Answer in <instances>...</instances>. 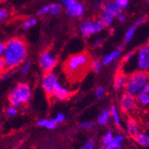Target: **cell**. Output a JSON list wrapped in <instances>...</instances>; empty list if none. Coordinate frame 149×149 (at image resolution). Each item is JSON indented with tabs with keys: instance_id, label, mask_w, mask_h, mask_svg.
Returning <instances> with one entry per match:
<instances>
[{
	"instance_id": "cell-26",
	"label": "cell",
	"mask_w": 149,
	"mask_h": 149,
	"mask_svg": "<svg viewBox=\"0 0 149 149\" xmlns=\"http://www.w3.org/2000/svg\"><path fill=\"white\" fill-rule=\"evenodd\" d=\"M22 70H21V72H22V74H26L27 72H28L29 71H30V69H31V61H30V60H25L22 63Z\"/></svg>"
},
{
	"instance_id": "cell-22",
	"label": "cell",
	"mask_w": 149,
	"mask_h": 149,
	"mask_svg": "<svg viewBox=\"0 0 149 149\" xmlns=\"http://www.w3.org/2000/svg\"><path fill=\"white\" fill-rule=\"evenodd\" d=\"M90 68L91 70L96 72V73H98L100 71H101V68H102V62L100 60H94L90 63Z\"/></svg>"
},
{
	"instance_id": "cell-15",
	"label": "cell",
	"mask_w": 149,
	"mask_h": 149,
	"mask_svg": "<svg viewBox=\"0 0 149 149\" xmlns=\"http://www.w3.org/2000/svg\"><path fill=\"white\" fill-rule=\"evenodd\" d=\"M71 95L72 93L68 89L62 87L59 83L53 93V97H55L58 100H66L71 97Z\"/></svg>"
},
{
	"instance_id": "cell-27",
	"label": "cell",
	"mask_w": 149,
	"mask_h": 149,
	"mask_svg": "<svg viewBox=\"0 0 149 149\" xmlns=\"http://www.w3.org/2000/svg\"><path fill=\"white\" fill-rule=\"evenodd\" d=\"M60 11H61V6L59 4H52V7L49 13L52 15H58Z\"/></svg>"
},
{
	"instance_id": "cell-32",
	"label": "cell",
	"mask_w": 149,
	"mask_h": 149,
	"mask_svg": "<svg viewBox=\"0 0 149 149\" xmlns=\"http://www.w3.org/2000/svg\"><path fill=\"white\" fill-rule=\"evenodd\" d=\"M6 70V63H5L4 58L3 56H0V74L4 73Z\"/></svg>"
},
{
	"instance_id": "cell-20",
	"label": "cell",
	"mask_w": 149,
	"mask_h": 149,
	"mask_svg": "<svg viewBox=\"0 0 149 149\" xmlns=\"http://www.w3.org/2000/svg\"><path fill=\"white\" fill-rule=\"evenodd\" d=\"M110 112H111V117L113 120L114 124L116 126L120 127L121 125V121H120V113H119L118 109L115 106H113L110 109Z\"/></svg>"
},
{
	"instance_id": "cell-25",
	"label": "cell",
	"mask_w": 149,
	"mask_h": 149,
	"mask_svg": "<svg viewBox=\"0 0 149 149\" xmlns=\"http://www.w3.org/2000/svg\"><path fill=\"white\" fill-rule=\"evenodd\" d=\"M36 23H37V20L33 17H31V18H28L23 22L22 27L25 30H28V29L31 28V27H33Z\"/></svg>"
},
{
	"instance_id": "cell-35",
	"label": "cell",
	"mask_w": 149,
	"mask_h": 149,
	"mask_svg": "<svg viewBox=\"0 0 149 149\" xmlns=\"http://www.w3.org/2000/svg\"><path fill=\"white\" fill-rule=\"evenodd\" d=\"M7 15H8V12H7L6 9H1V10H0V22H1Z\"/></svg>"
},
{
	"instance_id": "cell-10",
	"label": "cell",
	"mask_w": 149,
	"mask_h": 149,
	"mask_svg": "<svg viewBox=\"0 0 149 149\" xmlns=\"http://www.w3.org/2000/svg\"><path fill=\"white\" fill-rule=\"evenodd\" d=\"M135 97L139 105L141 107H149V83L141 88Z\"/></svg>"
},
{
	"instance_id": "cell-19",
	"label": "cell",
	"mask_w": 149,
	"mask_h": 149,
	"mask_svg": "<svg viewBox=\"0 0 149 149\" xmlns=\"http://www.w3.org/2000/svg\"><path fill=\"white\" fill-rule=\"evenodd\" d=\"M38 126H41V127H46L48 130H53L56 127L57 123L55 120V119H52V120H47V119H44V120H40L38 123Z\"/></svg>"
},
{
	"instance_id": "cell-28",
	"label": "cell",
	"mask_w": 149,
	"mask_h": 149,
	"mask_svg": "<svg viewBox=\"0 0 149 149\" xmlns=\"http://www.w3.org/2000/svg\"><path fill=\"white\" fill-rule=\"evenodd\" d=\"M115 4L117 5V6L120 9H125L128 6H129V0H115Z\"/></svg>"
},
{
	"instance_id": "cell-42",
	"label": "cell",
	"mask_w": 149,
	"mask_h": 149,
	"mask_svg": "<svg viewBox=\"0 0 149 149\" xmlns=\"http://www.w3.org/2000/svg\"><path fill=\"white\" fill-rule=\"evenodd\" d=\"M4 49H5V44L2 43V42H0V56H3Z\"/></svg>"
},
{
	"instance_id": "cell-11",
	"label": "cell",
	"mask_w": 149,
	"mask_h": 149,
	"mask_svg": "<svg viewBox=\"0 0 149 149\" xmlns=\"http://www.w3.org/2000/svg\"><path fill=\"white\" fill-rule=\"evenodd\" d=\"M102 13L103 15H111L114 18L120 15L121 13V10L117 6L114 1H110L102 6Z\"/></svg>"
},
{
	"instance_id": "cell-12",
	"label": "cell",
	"mask_w": 149,
	"mask_h": 149,
	"mask_svg": "<svg viewBox=\"0 0 149 149\" xmlns=\"http://www.w3.org/2000/svg\"><path fill=\"white\" fill-rule=\"evenodd\" d=\"M66 10H67V13H68V15H70V16L81 17L83 15V13H84L85 7H84V6L82 4L78 3L76 1L74 4H72L69 7H67Z\"/></svg>"
},
{
	"instance_id": "cell-3",
	"label": "cell",
	"mask_w": 149,
	"mask_h": 149,
	"mask_svg": "<svg viewBox=\"0 0 149 149\" xmlns=\"http://www.w3.org/2000/svg\"><path fill=\"white\" fill-rule=\"evenodd\" d=\"M149 83V72L136 71L127 77L125 90L127 93L136 96L138 92Z\"/></svg>"
},
{
	"instance_id": "cell-16",
	"label": "cell",
	"mask_w": 149,
	"mask_h": 149,
	"mask_svg": "<svg viewBox=\"0 0 149 149\" xmlns=\"http://www.w3.org/2000/svg\"><path fill=\"white\" fill-rule=\"evenodd\" d=\"M135 140L136 142L146 147H149V133L146 132H139L136 136H135Z\"/></svg>"
},
{
	"instance_id": "cell-31",
	"label": "cell",
	"mask_w": 149,
	"mask_h": 149,
	"mask_svg": "<svg viewBox=\"0 0 149 149\" xmlns=\"http://www.w3.org/2000/svg\"><path fill=\"white\" fill-rule=\"evenodd\" d=\"M94 147H95L94 140L90 139V140H88L82 147H80L79 149H94Z\"/></svg>"
},
{
	"instance_id": "cell-9",
	"label": "cell",
	"mask_w": 149,
	"mask_h": 149,
	"mask_svg": "<svg viewBox=\"0 0 149 149\" xmlns=\"http://www.w3.org/2000/svg\"><path fill=\"white\" fill-rule=\"evenodd\" d=\"M56 59L55 58L51 53L46 51L43 52L39 57V65L40 68L42 69L44 72H52V70L55 68L56 65Z\"/></svg>"
},
{
	"instance_id": "cell-21",
	"label": "cell",
	"mask_w": 149,
	"mask_h": 149,
	"mask_svg": "<svg viewBox=\"0 0 149 149\" xmlns=\"http://www.w3.org/2000/svg\"><path fill=\"white\" fill-rule=\"evenodd\" d=\"M136 29H137V26L136 25H131L130 28L127 30L126 33H125V37H124V41L125 42H130V40L132 39L134 34H135V31H136Z\"/></svg>"
},
{
	"instance_id": "cell-23",
	"label": "cell",
	"mask_w": 149,
	"mask_h": 149,
	"mask_svg": "<svg viewBox=\"0 0 149 149\" xmlns=\"http://www.w3.org/2000/svg\"><path fill=\"white\" fill-rule=\"evenodd\" d=\"M114 136H113V133L109 130V131H107L105 134H104V136L103 137V139H102V142H103V145L104 146H107V145H109L113 139Z\"/></svg>"
},
{
	"instance_id": "cell-5",
	"label": "cell",
	"mask_w": 149,
	"mask_h": 149,
	"mask_svg": "<svg viewBox=\"0 0 149 149\" xmlns=\"http://www.w3.org/2000/svg\"><path fill=\"white\" fill-rule=\"evenodd\" d=\"M135 59V70L149 72V44H146L139 47L132 56Z\"/></svg>"
},
{
	"instance_id": "cell-2",
	"label": "cell",
	"mask_w": 149,
	"mask_h": 149,
	"mask_svg": "<svg viewBox=\"0 0 149 149\" xmlns=\"http://www.w3.org/2000/svg\"><path fill=\"white\" fill-rule=\"evenodd\" d=\"M90 57L87 53H79L70 56L63 64L64 73L71 81H79L90 67Z\"/></svg>"
},
{
	"instance_id": "cell-24",
	"label": "cell",
	"mask_w": 149,
	"mask_h": 149,
	"mask_svg": "<svg viewBox=\"0 0 149 149\" xmlns=\"http://www.w3.org/2000/svg\"><path fill=\"white\" fill-rule=\"evenodd\" d=\"M113 17L111 16V15H103L100 18V21L101 22L104 24V27H108L110 26L112 23H113Z\"/></svg>"
},
{
	"instance_id": "cell-4",
	"label": "cell",
	"mask_w": 149,
	"mask_h": 149,
	"mask_svg": "<svg viewBox=\"0 0 149 149\" xmlns=\"http://www.w3.org/2000/svg\"><path fill=\"white\" fill-rule=\"evenodd\" d=\"M31 96V90L27 83H19L13 88L8 97V100L12 106L17 107L21 104L27 103Z\"/></svg>"
},
{
	"instance_id": "cell-14",
	"label": "cell",
	"mask_w": 149,
	"mask_h": 149,
	"mask_svg": "<svg viewBox=\"0 0 149 149\" xmlns=\"http://www.w3.org/2000/svg\"><path fill=\"white\" fill-rule=\"evenodd\" d=\"M123 46H120L118 48H116L115 50L112 51L111 53L105 55L102 59V63H104V65H108V64L112 63L113 61H115L120 56L121 51H123Z\"/></svg>"
},
{
	"instance_id": "cell-13",
	"label": "cell",
	"mask_w": 149,
	"mask_h": 149,
	"mask_svg": "<svg viewBox=\"0 0 149 149\" xmlns=\"http://www.w3.org/2000/svg\"><path fill=\"white\" fill-rule=\"evenodd\" d=\"M127 81V76L123 72H118L117 74L114 77V81H113V87L114 89L117 91H120L123 88H125Z\"/></svg>"
},
{
	"instance_id": "cell-17",
	"label": "cell",
	"mask_w": 149,
	"mask_h": 149,
	"mask_svg": "<svg viewBox=\"0 0 149 149\" xmlns=\"http://www.w3.org/2000/svg\"><path fill=\"white\" fill-rule=\"evenodd\" d=\"M110 118H111L110 110L109 109H104L99 113V115L97 117V123L100 125H106L108 123H109Z\"/></svg>"
},
{
	"instance_id": "cell-33",
	"label": "cell",
	"mask_w": 149,
	"mask_h": 149,
	"mask_svg": "<svg viewBox=\"0 0 149 149\" xmlns=\"http://www.w3.org/2000/svg\"><path fill=\"white\" fill-rule=\"evenodd\" d=\"M6 113H7L9 116H11V117L15 116V115H16V113H17V110L15 109V107L12 106V107H10V108H8V109H7Z\"/></svg>"
},
{
	"instance_id": "cell-41",
	"label": "cell",
	"mask_w": 149,
	"mask_h": 149,
	"mask_svg": "<svg viewBox=\"0 0 149 149\" xmlns=\"http://www.w3.org/2000/svg\"><path fill=\"white\" fill-rule=\"evenodd\" d=\"M101 45H102V40H101V39H97L96 41H94V43H93V46H94L95 47H100Z\"/></svg>"
},
{
	"instance_id": "cell-6",
	"label": "cell",
	"mask_w": 149,
	"mask_h": 149,
	"mask_svg": "<svg viewBox=\"0 0 149 149\" xmlns=\"http://www.w3.org/2000/svg\"><path fill=\"white\" fill-rule=\"evenodd\" d=\"M104 28V24L99 20H87L80 23L79 30L84 37H89L92 34L101 32Z\"/></svg>"
},
{
	"instance_id": "cell-1",
	"label": "cell",
	"mask_w": 149,
	"mask_h": 149,
	"mask_svg": "<svg viewBox=\"0 0 149 149\" xmlns=\"http://www.w3.org/2000/svg\"><path fill=\"white\" fill-rule=\"evenodd\" d=\"M3 58L6 70H12L21 65L28 56V47L21 38H13L5 44Z\"/></svg>"
},
{
	"instance_id": "cell-44",
	"label": "cell",
	"mask_w": 149,
	"mask_h": 149,
	"mask_svg": "<svg viewBox=\"0 0 149 149\" xmlns=\"http://www.w3.org/2000/svg\"><path fill=\"white\" fill-rule=\"evenodd\" d=\"M0 2H1V0H0Z\"/></svg>"
},
{
	"instance_id": "cell-29",
	"label": "cell",
	"mask_w": 149,
	"mask_h": 149,
	"mask_svg": "<svg viewBox=\"0 0 149 149\" xmlns=\"http://www.w3.org/2000/svg\"><path fill=\"white\" fill-rule=\"evenodd\" d=\"M51 7H52V4L47 5V6H43V7L40 8V9L38 10V13L39 15H45V13H49V11H50Z\"/></svg>"
},
{
	"instance_id": "cell-8",
	"label": "cell",
	"mask_w": 149,
	"mask_h": 149,
	"mask_svg": "<svg viewBox=\"0 0 149 149\" xmlns=\"http://www.w3.org/2000/svg\"><path fill=\"white\" fill-rule=\"evenodd\" d=\"M138 106V103L136 100V97L130 95L129 93H124L120 98V107L125 113H133Z\"/></svg>"
},
{
	"instance_id": "cell-7",
	"label": "cell",
	"mask_w": 149,
	"mask_h": 149,
	"mask_svg": "<svg viewBox=\"0 0 149 149\" xmlns=\"http://www.w3.org/2000/svg\"><path fill=\"white\" fill-rule=\"evenodd\" d=\"M59 84L56 76L52 72H47L44 73L41 79V86L47 96H53V93Z\"/></svg>"
},
{
	"instance_id": "cell-34",
	"label": "cell",
	"mask_w": 149,
	"mask_h": 149,
	"mask_svg": "<svg viewBox=\"0 0 149 149\" xmlns=\"http://www.w3.org/2000/svg\"><path fill=\"white\" fill-rule=\"evenodd\" d=\"M133 55H134V52H130V53H127L126 55L123 56V63H128L131 58H132V56H133Z\"/></svg>"
},
{
	"instance_id": "cell-36",
	"label": "cell",
	"mask_w": 149,
	"mask_h": 149,
	"mask_svg": "<svg viewBox=\"0 0 149 149\" xmlns=\"http://www.w3.org/2000/svg\"><path fill=\"white\" fill-rule=\"evenodd\" d=\"M54 119H55V120L57 123H62V121H63L65 120V115L63 113H58L56 116V118H54Z\"/></svg>"
},
{
	"instance_id": "cell-43",
	"label": "cell",
	"mask_w": 149,
	"mask_h": 149,
	"mask_svg": "<svg viewBox=\"0 0 149 149\" xmlns=\"http://www.w3.org/2000/svg\"><path fill=\"white\" fill-rule=\"evenodd\" d=\"M101 149H111L110 147H109V146H104L103 148H101Z\"/></svg>"
},
{
	"instance_id": "cell-39",
	"label": "cell",
	"mask_w": 149,
	"mask_h": 149,
	"mask_svg": "<svg viewBox=\"0 0 149 149\" xmlns=\"http://www.w3.org/2000/svg\"><path fill=\"white\" fill-rule=\"evenodd\" d=\"M146 17H140V18H139L138 20H137V22H136V26H139V25H142L143 23H145V22H146Z\"/></svg>"
},
{
	"instance_id": "cell-37",
	"label": "cell",
	"mask_w": 149,
	"mask_h": 149,
	"mask_svg": "<svg viewBox=\"0 0 149 149\" xmlns=\"http://www.w3.org/2000/svg\"><path fill=\"white\" fill-rule=\"evenodd\" d=\"M76 2V0H62V3L63 5L67 8L69 7L70 6H72V4H74Z\"/></svg>"
},
{
	"instance_id": "cell-30",
	"label": "cell",
	"mask_w": 149,
	"mask_h": 149,
	"mask_svg": "<svg viewBox=\"0 0 149 149\" xmlns=\"http://www.w3.org/2000/svg\"><path fill=\"white\" fill-rule=\"evenodd\" d=\"M104 95H105V89H104V88L102 87V86L98 87L97 88V90H96V96H97V98H102L104 96Z\"/></svg>"
},
{
	"instance_id": "cell-38",
	"label": "cell",
	"mask_w": 149,
	"mask_h": 149,
	"mask_svg": "<svg viewBox=\"0 0 149 149\" xmlns=\"http://www.w3.org/2000/svg\"><path fill=\"white\" fill-rule=\"evenodd\" d=\"M80 126L82 128H84V129H91V128L94 127V124L92 123H90V121H84V123H81Z\"/></svg>"
},
{
	"instance_id": "cell-40",
	"label": "cell",
	"mask_w": 149,
	"mask_h": 149,
	"mask_svg": "<svg viewBox=\"0 0 149 149\" xmlns=\"http://www.w3.org/2000/svg\"><path fill=\"white\" fill-rule=\"evenodd\" d=\"M117 18H118V20L120 21V22H124L125 20H126V15H124V13H120V15L117 16Z\"/></svg>"
},
{
	"instance_id": "cell-18",
	"label": "cell",
	"mask_w": 149,
	"mask_h": 149,
	"mask_svg": "<svg viewBox=\"0 0 149 149\" xmlns=\"http://www.w3.org/2000/svg\"><path fill=\"white\" fill-rule=\"evenodd\" d=\"M127 131L132 137H135L139 133V126H138V123H136V120H134L132 119L128 120V121H127Z\"/></svg>"
}]
</instances>
